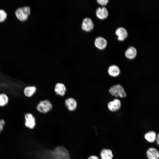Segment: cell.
I'll return each mask as SVG.
<instances>
[{
	"label": "cell",
	"instance_id": "cell-11",
	"mask_svg": "<svg viewBox=\"0 0 159 159\" xmlns=\"http://www.w3.org/2000/svg\"><path fill=\"white\" fill-rule=\"evenodd\" d=\"M121 106V103L120 100L116 99L109 102L108 104L109 109L112 112H115L118 110L120 108Z\"/></svg>",
	"mask_w": 159,
	"mask_h": 159
},
{
	"label": "cell",
	"instance_id": "cell-6",
	"mask_svg": "<svg viewBox=\"0 0 159 159\" xmlns=\"http://www.w3.org/2000/svg\"><path fill=\"white\" fill-rule=\"evenodd\" d=\"M118 40L122 41L125 40L128 36V32L125 28L120 27L117 28L115 32Z\"/></svg>",
	"mask_w": 159,
	"mask_h": 159
},
{
	"label": "cell",
	"instance_id": "cell-14",
	"mask_svg": "<svg viewBox=\"0 0 159 159\" xmlns=\"http://www.w3.org/2000/svg\"><path fill=\"white\" fill-rule=\"evenodd\" d=\"M137 50L133 46H131L126 49L125 54L127 59H131L135 58L137 54Z\"/></svg>",
	"mask_w": 159,
	"mask_h": 159
},
{
	"label": "cell",
	"instance_id": "cell-1",
	"mask_svg": "<svg viewBox=\"0 0 159 159\" xmlns=\"http://www.w3.org/2000/svg\"><path fill=\"white\" fill-rule=\"evenodd\" d=\"M47 153L48 159H71L68 151L62 146H58Z\"/></svg>",
	"mask_w": 159,
	"mask_h": 159
},
{
	"label": "cell",
	"instance_id": "cell-9",
	"mask_svg": "<svg viewBox=\"0 0 159 159\" xmlns=\"http://www.w3.org/2000/svg\"><path fill=\"white\" fill-rule=\"evenodd\" d=\"M94 24L92 20L87 18L83 20L82 24V29L86 32L91 31L93 29Z\"/></svg>",
	"mask_w": 159,
	"mask_h": 159
},
{
	"label": "cell",
	"instance_id": "cell-18",
	"mask_svg": "<svg viewBox=\"0 0 159 159\" xmlns=\"http://www.w3.org/2000/svg\"><path fill=\"white\" fill-rule=\"evenodd\" d=\"M9 98L6 93H0V106L4 107L7 105L9 102Z\"/></svg>",
	"mask_w": 159,
	"mask_h": 159
},
{
	"label": "cell",
	"instance_id": "cell-15",
	"mask_svg": "<svg viewBox=\"0 0 159 159\" xmlns=\"http://www.w3.org/2000/svg\"><path fill=\"white\" fill-rule=\"evenodd\" d=\"M108 72L111 76L116 77L119 74L120 70L118 66L115 65H113L109 67Z\"/></svg>",
	"mask_w": 159,
	"mask_h": 159
},
{
	"label": "cell",
	"instance_id": "cell-4",
	"mask_svg": "<svg viewBox=\"0 0 159 159\" xmlns=\"http://www.w3.org/2000/svg\"><path fill=\"white\" fill-rule=\"evenodd\" d=\"M110 94L116 97L124 98L126 97V94L123 87L120 85H114L109 89Z\"/></svg>",
	"mask_w": 159,
	"mask_h": 159
},
{
	"label": "cell",
	"instance_id": "cell-2",
	"mask_svg": "<svg viewBox=\"0 0 159 159\" xmlns=\"http://www.w3.org/2000/svg\"><path fill=\"white\" fill-rule=\"evenodd\" d=\"M30 8L28 6H24L18 8L15 11L17 18L21 21L26 20L30 13Z\"/></svg>",
	"mask_w": 159,
	"mask_h": 159
},
{
	"label": "cell",
	"instance_id": "cell-17",
	"mask_svg": "<svg viewBox=\"0 0 159 159\" xmlns=\"http://www.w3.org/2000/svg\"><path fill=\"white\" fill-rule=\"evenodd\" d=\"M157 134L153 131H151L148 132L145 135V139L149 143H153L155 141Z\"/></svg>",
	"mask_w": 159,
	"mask_h": 159
},
{
	"label": "cell",
	"instance_id": "cell-20",
	"mask_svg": "<svg viewBox=\"0 0 159 159\" xmlns=\"http://www.w3.org/2000/svg\"><path fill=\"white\" fill-rule=\"evenodd\" d=\"M96 15L97 17L100 19H104L101 8L98 7L96 10Z\"/></svg>",
	"mask_w": 159,
	"mask_h": 159
},
{
	"label": "cell",
	"instance_id": "cell-10",
	"mask_svg": "<svg viewBox=\"0 0 159 159\" xmlns=\"http://www.w3.org/2000/svg\"><path fill=\"white\" fill-rule=\"evenodd\" d=\"M54 91L57 95L64 96L66 92V88L65 85L62 83H57L55 85Z\"/></svg>",
	"mask_w": 159,
	"mask_h": 159
},
{
	"label": "cell",
	"instance_id": "cell-12",
	"mask_svg": "<svg viewBox=\"0 0 159 159\" xmlns=\"http://www.w3.org/2000/svg\"><path fill=\"white\" fill-rule=\"evenodd\" d=\"M146 155L148 159H158L159 153L158 150L154 148H150L147 150Z\"/></svg>",
	"mask_w": 159,
	"mask_h": 159
},
{
	"label": "cell",
	"instance_id": "cell-8",
	"mask_svg": "<svg viewBox=\"0 0 159 159\" xmlns=\"http://www.w3.org/2000/svg\"><path fill=\"white\" fill-rule=\"evenodd\" d=\"M94 44L95 46L97 49L102 50L106 47L107 42V40L105 38L100 37L95 39Z\"/></svg>",
	"mask_w": 159,
	"mask_h": 159
},
{
	"label": "cell",
	"instance_id": "cell-7",
	"mask_svg": "<svg viewBox=\"0 0 159 159\" xmlns=\"http://www.w3.org/2000/svg\"><path fill=\"white\" fill-rule=\"evenodd\" d=\"M65 105L68 110L71 111L75 110L77 107V102L76 100L72 97L67 98L65 101Z\"/></svg>",
	"mask_w": 159,
	"mask_h": 159
},
{
	"label": "cell",
	"instance_id": "cell-13",
	"mask_svg": "<svg viewBox=\"0 0 159 159\" xmlns=\"http://www.w3.org/2000/svg\"><path fill=\"white\" fill-rule=\"evenodd\" d=\"M37 90L36 87L34 85L26 87L23 90V93L25 96L28 97H32Z\"/></svg>",
	"mask_w": 159,
	"mask_h": 159
},
{
	"label": "cell",
	"instance_id": "cell-19",
	"mask_svg": "<svg viewBox=\"0 0 159 159\" xmlns=\"http://www.w3.org/2000/svg\"><path fill=\"white\" fill-rule=\"evenodd\" d=\"M7 16L6 12L3 9H0V22L4 21Z\"/></svg>",
	"mask_w": 159,
	"mask_h": 159
},
{
	"label": "cell",
	"instance_id": "cell-16",
	"mask_svg": "<svg viewBox=\"0 0 159 159\" xmlns=\"http://www.w3.org/2000/svg\"><path fill=\"white\" fill-rule=\"evenodd\" d=\"M100 156L101 159H112L113 155L111 150L104 149L101 152Z\"/></svg>",
	"mask_w": 159,
	"mask_h": 159
},
{
	"label": "cell",
	"instance_id": "cell-21",
	"mask_svg": "<svg viewBox=\"0 0 159 159\" xmlns=\"http://www.w3.org/2000/svg\"><path fill=\"white\" fill-rule=\"evenodd\" d=\"M102 10L104 19H106L108 16L109 12L107 9L105 7H101Z\"/></svg>",
	"mask_w": 159,
	"mask_h": 159
},
{
	"label": "cell",
	"instance_id": "cell-5",
	"mask_svg": "<svg viewBox=\"0 0 159 159\" xmlns=\"http://www.w3.org/2000/svg\"><path fill=\"white\" fill-rule=\"evenodd\" d=\"M24 118L25 126L30 129L34 128L36 125V122L33 115L30 113H26L24 115Z\"/></svg>",
	"mask_w": 159,
	"mask_h": 159
},
{
	"label": "cell",
	"instance_id": "cell-3",
	"mask_svg": "<svg viewBox=\"0 0 159 159\" xmlns=\"http://www.w3.org/2000/svg\"><path fill=\"white\" fill-rule=\"evenodd\" d=\"M37 110L39 112L46 113L50 111L52 109V105L51 102L48 100L40 101L37 106Z\"/></svg>",
	"mask_w": 159,
	"mask_h": 159
},
{
	"label": "cell",
	"instance_id": "cell-23",
	"mask_svg": "<svg viewBox=\"0 0 159 159\" xmlns=\"http://www.w3.org/2000/svg\"><path fill=\"white\" fill-rule=\"evenodd\" d=\"M97 3L102 6L106 5L108 3V0H97Z\"/></svg>",
	"mask_w": 159,
	"mask_h": 159
},
{
	"label": "cell",
	"instance_id": "cell-24",
	"mask_svg": "<svg viewBox=\"0 0 159 159\" xmlns=\"http://www.w3.org/2000/svg\"><path fill=\"white\" fill-rule=\"evenodd\" d=\"M155 140L156 141V144L157 145H159V134H158L157 135L156 138Z\"/></svg>",
	"mask_w": 159,
	"mask_h": 159
},
{
	"label": "cell",
	"instance_id": "cell-22",
	"mask_svg": "<svg viewBox=\"0 0 159 159\" xmlns=\"http://www.w3.org/2000/svg\"><path fill=\"white\" fill-rule=\"evenodd\" d=\"M5 123V121L4 119H0V133L3 130Z\"/></svg>",
	"mask_w": 159,
	"mask_h": 159
},
{
	"label": "cell",
	"instance_id": "cell-25",
	"mask_svg": "<svg viewBox=\"0 0 159 159\" xmlns=\"http://www.w3.org/2000/svg\"><path fill=\"white\" fill-rule=\"evenodd\" d=\"M88 159H99L95 155H92Z\"/></svg>",
	"mask_w": 159,
	"mask_h": 159
}]
</instances>
